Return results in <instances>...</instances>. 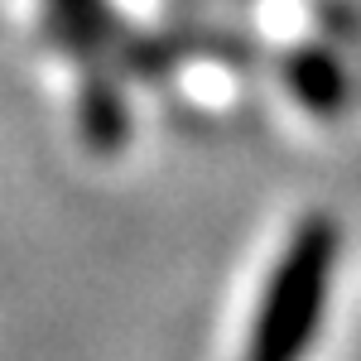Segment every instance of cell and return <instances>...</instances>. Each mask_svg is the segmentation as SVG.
Returning <instances> with one entry per match:
<instances>
[{
    "instance_id": "obj_1",
    "label": "cell",
    "mask_w": 361,
    "mask_h": 361,
    "mask_svg": "<svg viewBox=\"0 0 361 361\" xmlns=\"http://www.w3.org/2000/svg\"><path fill=\"white\" fill-rule=\"evenodd\" d=\"M337 255H342V231L328 212H313L294 226V236L284 241L275 270L260 289L241 361L308 357V347L318 342V328H323V313H328Z\"/></svg>"
},
{
    "instance_id": "obj_2",
    "label": "cell",
    "mask_w": 361,
    "mask_h": 361,
    "mask_svg": "<svg viewBox=\"0 0 361 361\" xmlns=\"http://www.w3.org/2000/svg\"><path fill=\"white\" fill-rule=\"evenodd\" d=\"M284 82L313 116H337L352 102V78L328 49H294L284 58Z\"/></svg>"
},
{
    "instance_id": "obj_3",
    "label": "cell",
    "mask_w": 361,
    "mask_h": 361,
    "mask_svg": "<svg viewBox=\"0 0 361 361\" xmlns=\"http://www.w3.org/2000/svg\"><path fill=\"white\" fill-rule=\"evenodd\" d=\"M82 135L92 149H102V154H111L126 145V130H130V111H126V97H121V82H116L111 73H97L92 82L82 87Z\"/></svg>"
},
{
    "instance_id": "obj_4",
    "label": "cell",
    "mask_w": 361,
    "mask_h": 361,
    "mask_svg": "<svg viewBox=\"0 0 361 361\" xmlns=\"http://www.w3.org/2000/svg\"><path fill=\"white\" fill-rule=\"evenodd\" d=\"M54 34L82 58H97L116 39L106 0H54Z\"/></svg>"
}]
</instances>
